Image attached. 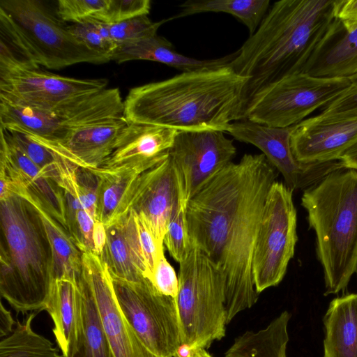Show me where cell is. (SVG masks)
<instances>
[{"label": "cell", "mask_w": 357, "mask_h": 357, "mask_svg": "<svg viewBox=\"0 0 357 357\" xmlns=\"http://www.w3.org/2000/svg\"><path fill=\"white\" fill-rule=\"evenodd\" d=\"M82 273L91 286L115 357H158L142 344L123 314L111 275L100 257L92 252L82 253Z\"/></svg>", "instance_id": "9a60e30c"}, {"label": "cell", "mask_w": 357, "mask_h": 357, "mask_svg": "<svg viewBox=\"0 0 357 357\" xmlns=\"http://www.w3.org/2000/svg\"><path fill=\"white\" fill-rule=\"evenodd\" d=\"M15 324L9 310L6 309L3 303L0 305V337H7L10 335Z\"/></svg>", "instance_id": "ee69618b"}, {"label": "cell", "mask_w": 357, "mask_h": 357, "mask_svg": "<svg viewBox=\"0 0 357 357\" xmlns=\"http://www.w3.org/2000/svg\"><path fill=\"white\" fill-rule=\"evenodd\" d=\"M136 219L140 246L146 266V278L151 282L159 257L164 253V250L158 248L153 236L145 223L137 215Z\"/></svg>", "instance_id": "60d3db41"}, {"label": "cell", "mask_w": 357, "mask_h": 357, "mask_svg": "<svg viewBox=\"0 0 357 357\" xmlns=\"http://www.w3.org/2000/svg\"><path fill=\"white\" fill-rule=\"evenodd\" d=\"M93 253L100 256L107 241V229L102 222L95 220L93 229Z\"/></svg>", "instance_id": "7bdbcfd3"}, {"label": "cell", "mask_w": 357, "mask_h": 357, "mask_svg": "<svg viewBox=\"0 0 357 357\" xmlns=\"http://www.w3.org/2000/svg\"><path fill=\"white\" fill-rule=\"evenodd\" d=\"M186 206L180 200L174 206L164 237V244L168 252L178 263L185 257L191 248L185 222Z\"/></svg>", "instance_id": "d6a6232c"}, {"label": "cell", "mask_w": 357, "mask_h": 357, "mask_svg": "<svg viewBox=\"0 0 357 357\" xmlns=\"http://www.w3.org/2000/svg\"><path fill=\"white\" fill-rule=\"evenodd\" d=\"M77 286L82 301V331L77 351L72 357H115L92 289L82 273Z\"/></svg>", "instance_id": "f1b7e54d"}, {"label": "cell", "mask_w": 357, "mask_h": 357, "mask_svg": "<svg viewBox=\"0 0 357 357\" xmlns=\"http://www.w3.org/2000/svg\"><path fill=\"white\" fill-rule=\"evenodd\" d=\"M72 33L89 48L108 56L116 48L110 38L107 24L90 18L81 23L69 25ZM111 60V59H110Z\"/></svg>", "instance_id": "836d02e7"}, {"label": "cell", "mask_w": 357, "mask_h": 357, "mask_svg": "<svg viewBox=\"0 0 357 357\" xmlns=\"http://www.w3.org/2000/svg\"><path fill=\"white\" fill-rule=\"evenodd\" d=\"M357 142V119L321 122L312 117L296 125L291 146L296 159L303 163L340 160Z\"/></svg>", "instance_id": "ac0fdd59"}, {"label": "cell", "mask_w": 357, "mask_h": 357, "mask_svg": "<svg viewBox=\"0 0 357 357\" xmlns=\"http://www.w3.org/2000/svg\"><path fill=\"white\" fill-rule=\"evenodd\" d=\"M109 0H59L57 16L63 22L81 23L96 17L107 6Z\"/></svg>", "instance_id": "8d00e7d4"}, {"label": "cell", "mask_w": 357, "mask_h": 357, "mask_svg": "<svg viewBox=\"0 0 357 357\" xmlns=\"http://www.w3.org/2000/svg\"><path fill=\"white\" fill-rule=\"evenodd\" d=\"M35 316L30 313L22 323L17 321L13 333L1 340L0 357H65L50 340L33 331Z\"/></svg>", "instance_id": "4dcf8cb0"}, {"label": "cell", "mask_w": 357, "mask_h": 357, "mask_svg": "<svg viewBox=\"0 0 357 357\" xmlns=\"http://www.w3.org/2000/svg\"><path fill=\"white\" fill-rule=\"evenodd\" d=\"M219 130L177 131L169 151L177 174L180 201H188L236 153L233 140Z\"/></svg>", "instance_id": "4fadbf2b"}, {"label": "cell", "mask_w": 357, "mask_h": 357, "mask_svg": "<svg viewBox=\"0 0 357 357\" xmlns=\"http://www.w3.org/2000/svg\"><path fill=\"white\" fill-rule=\"evenodd\" d=\"M123 110L119 89L106 88L50 109L1 102L0 125L49 142L61 143L82 128L123 116Z\"/></svg>", "instance_id": "ba28073f"}, {"label": "cell", "mask_w": 357, "mask_h": 357, "mask_svg": "<svg viewBox=\"0 0 357 357\" xmlns=\"http://www.w3.org/2000/svg\"><path fill=\"white\" fill-rule=\"evenodd\" d=\"M0 144V198L16 188H24L66 229L63 189L47 176L1 130Z\"/></svg>", "instance_id": "2e32d148"}, {"label": "cell", "mask_w": 357, "mask_h": 357, "mask_svg": "<svg viewBox=\"0 0 357 357\" xmlns=\"http://www.w3.org/2000/svg\"><path fill=\"white\" fill-rule=\"evenodd\" d=\"M176 132L168 128L128 122L113 152L100 167L110 168L126 163L156 165L168 155Z\"/></svg>", "instance_id": "ffe728a7"}, {"label": "cell", "mask_w": 357, "mask_h": 357, "mask_svg": "<svg viewBox=\"0 0 357 357\" xmlns=\"http://www.w3.org/2000/svg\"><path fill=\"white\" fill-rule=\"evenodd\" d=\"M150 9L149 0H109L106 8L93 19L105 24H116L147 15Z\"/></svg>", "instance_id": "74e56055"}, {"label": "cell", "mask_w": 357, "mask_h": 357, "mask_svg": "<svg viewBox=\"0 0 357 357\" xmlns=\"http://www.w3.org/2000/svg\"><path fill=\"white\" fill-rule=\"evenodd\" d=\"M340 160L346 168L357 170V142L342 154Z\"/></svg>", "instance_id": "f6af8a7d"}, {"label": "cell", "mask_w": 357, "mask_h": 357, "mask_svg": "<svg viewBox=\"0 0 357 357\" xmlns=\"http://www.w3.org/2000/svg\"><path fill=\"white\" fill-rule=\"evenodd\" d=\"M151 282L160 294L176 299L178 278L174 268L167 261L165 252L159 257Z\"/></svg>", "instance_id": "ab89813d"}, {"label": "cell", "mask_w": 357, "mask_h": 357, "mask_svg": "<svg viewBox=\"0 0 357 357\" xmlns=\"http://www.w3.org/2000/svg\"><path fill=\"white\" fill-rule=\"evenodd\" d=\"M0 130L47 176L59 183V156L57 154L24 132L1 127Z\"/></svg>", "instance_id": "1f68e13d"}, {"label": "cell", "mask_w": 357, "mask_h": 357, "mask_svg": "<svg viewBox=\"0 0 357 357\" xmlns=\"http://www.w3.org/2000/svg\"><path fill=\"white\" fill-rule=\"evenodd\" d=\"M291 314L284 311L265 328L238 336L224 357H287Z\"/></svg>", "instance_id": "83f0119b"}, {"label": "cell", "mask_w": 357, "mask_h": 357, "mask_svg": "<svg viewBox=\"0 0 357 357\" xmlns=\"http://www.w3.org/2000/svg\"><path fill=\"white\" fill-rule=\"evenodd\" d=\"M111 278L119 306L142 344L158 357H174L183 344L176 299L160 294L147 278Z\"/></svg>", "instance_id": "30bf717a"}, {"label": "cell", "mask_w": 357, "mask_h": 357, "mask_svg": "<svg viewBox=\"0 0 357 357\" xmlns=\"http://www.w3.org/2000/svg\"><path fill=\"white\" fill-rule=\"evenodd\" d=\"M181 192L173 160L168 155L143 172L130 211L146 225L158 248L164 250V237Z\"/></svg>", "instance_id": "e0dca14e"}, {"label": "cell", "mask_w": 357, "mask_h": 357, "mask_svg": "<svg viewBox=\"0 0 357 357\" xmlns=\"http://www.w3.org/2000/svg\"><path fill=\"white\" fill-rule=\"evenodd\" d=\"M54 323L53 333L65 357L77 351L82 331V301L77 284L53 280L45 309Z\"/></svg>", "instance_id": "cb8c5ba5"}, {"label": "cell", "mask_w": 357, "mask_h": 357, "mask_svg": "<svg viewBox=\"0 0 357 357\" xmlns=\"http://www.w3.org/2000/svg\"><path fill=\"white\" fill-rule=\"evenodd\" d=\"M350 85L349 77L293 74L256 93L248 102L242 120L274 128L296 126L337 98Z\"/></svg>", "instance_id": "9c48e42d"}, {"label": "cell", "mask_w": 357, "mask_h": 357, "mask_svg": "<svg viewBox=\"0 0 357 357\" xmlns=\"http://www.w3.org/2000/svg\"><path fill=\"white\" fill-rule=\"evenodd\" d=\"M293 190L275 181L266 197L254 247L252 274L260 294L284 278L297 242Z\"/></svg>", "instance_id": "8fae6325"}, {"label": "cell", "mask_w": 357, "mask_h": 357, "mask_svg": "<svg viewBox=\"0 0 357 357\" xmlns=\"http://www.w3.org/2000/svg\"><path fill=\"white\" fill-rule=\"evenodd\" d=\"M188 357H213L205 349H196L192 350Z\"/></svg>", "instance_id": "7dc6e473"}, {"label": "cell", "mask_w": 357, "mask_h": 357, "mask_svg": "<svg viewBox=\"0 0 357 357\" xmlns=\"http://www.w3.org/2000/svg\"><path fill=\"white\" fill-rule=\"evenodd\" d=\"M236 55V51L221 58L196 59L178 54L173 50L169 41L155 35L135 42L119 45L112 54L110 59L118 63L135 60L155 61L175 68L183 73L227 66Z\"/></svg>", "instance_id": "d4e9b609"}, {"label": "cell", "mask_w": 357, "mask_h": 357, "mask_svg": "<svg viewBox=\"0 0 357 357\" xmlns=\"http://www.w3.org/2000/svg\"><path fill=\"white\" fill-rule=\"evenodd\" d=\"M170 20L172 18L153 22L147 15H142L107 25L111 39L119 45L154 36L159 27Z\"/></svg>", "instance_id": "e575fe53"}, {"label": "cell", "mask_w": 357, "mask_h": 357, "mask_svg": "<svg viewBox=\"0 0 357 357\" xmlns=\"http://www.w3.org/2000/svg\"><path fill=\"white\" fill-rule=\"evenodd\" d=\"M0 293L17 312L43 310L52 282V247L36 208L11 195L0 199Z\"/></svg>", "instance_id": "277c9868"}, {"label": "cell", "mask_w": 357, "mask_h": 357, "mask_svg": "<svg viewBox=\"0 0 357 357\" xmlns=\"http://www.w3.org/2000/svg\"><path fill=\"white\" fill-rule=\"evenodd\" d=\"M337 4L338 0H281L271 6L229 64L236 74L248 79L245 108L267 86L303 73L335 19Z\"/></svg>", "instance_id": "3957f363"}, {"label": "cell", "mask_w": 357, "mask_h": 357, "mask_svg": "<svg viewBox=\"0 0 357 357\" xmlns=\"http://www.w3.org/2000/svg\"><path fill=\"white\" fill-rule=\"evenodd\" d=\"M356 275H357V267H356Z\"/></svg>", "instance_id": "c3c4849f"}, {"label": "cell", "mask_w": 357, "mask_h": 357, "mask_svg": "<svg viewBox=\"0 0 357 357\" xmlns=\"http://www.w3.org/2000/svg\"><path fill=\"white\" fill-rule=\"evenodd\" d=\"M106 79H78L50 73L41 66L0 56V100L43 109L107 88Z\"/></svg>", "instance_id": "7c38bea8"}, {"label": "cell", "mask_w": 357, "mask_h": 357, "mask_svg": "<svg viewBox=\"0 0 357 357\" xmlns=\"http://www.w3.org/2000/svg\"><path fill=\"white\" fill-rule=\"evenodd\" d=\"M278 172L261 154H245L209 180L188 202L190 243L222 272L227 324L259 298L252 274L254 247L268 192Z\"/></svg>", "instance_id": "6da1fadb"}, {"label": "cell", "mask_w": 357, "mask_h": 357, "mask_svg": "<svg viewBox=\"0 0 357 357\" xmlns=\"http://www.w3.org/2000/svg\"><path fill=\"white\" fill-rule=\"evenodd\" d=\"M335 18L339 20L347 29L357 26V0H338Z\"/></svg>", "instance_id": "b9f144b4"}, {"label": "cell", "mask_w": 357, "mask_h": 357, "mask_svg": "<svg viewBox=\"0 0 357 357\" xmlns=\"http://www.w3.org/2000/svg\"><path fill=\"white\" fill-rule=\"evenodd\" d=\"M0 54L53 70L111 61L77 38L39 0H0Z\"/></svg>", "instance_id": "8992f818"}, {"label": "cell", "mask_w": 357, "mask_h": 357, "mask_svg": "<svg viewBox=\"0 0 357 357\" xmlns=\"http://www.w3.org/2000/svg\"><path fill=\"white\" fill-rule=\"evenodd\" d=\"M154 165L126 163L110 168L92 169L99 178L96 220L107 228L127 214L142 174Z\"/></svg>", "instance_id": "44dd1931"}, {"label": "cell", "mask_w": 357, "mask_h": 357, "mask_svg": "<svg viewBox=\"0 0 357 357\" xmlns=\"http://www.w3.org/2000/svg\"><path fill=\"white\" fill-rule=\"evenodd\" d=\"M303 73L320 77H349L357 73V26L347 29L335 17Z\"/></svg>", "instance_id": "7402d4cb"}, {"label": "cell", "mask_w": 357, "mask_h": 357, "mask_svg": "<svg viewBox=\"0 0 357 357\" xmlns=\"http://www.w3.org/2000/svg\"><path fill=\"white\" fill-rule=\"evenodd\" d=\"M17 195L29 201L40 215L52 250L53 280H68L77 284L82 273V252L74 243L66 229L25 189L20 191Z\"/></svg>", "instance_id": "4316f807"}, {"label": "cell", "mask_w": 357, "mask_h": 357, "mask_svg": "<svg viewBox=\"0 0 357 357\" xmlns=\"http://www.w3.org/2000/svg\"><path fill=\"white\" fill-rule=\"evenodd\" d=\"M75 183L84 210L96 220L99 178L92 169L76 167Z\"/></svg>", "instance_id": "f35d334b"}, {"label": "cell", "mask_w": 357, "mask_h": 357, "mask_svg": "<svg viewBox=\"0 0 357 357\" xmlns=\"http://www.w3.org/2000/svg\"><path fill=\"white\" fill-rule=\"evenodd\" d=\"M323 323V357H357V294L333 298Z\"/></svg>", "instance_id": "484cf974"}, {"label": "cell", "mask_w": 357, "mask_h": 357, "mask_svg": "<svg viewBox=\"0 0 357 357\" xmlns=\"http://www.w3.org/2000/svg\"><path fill=\"white\" fill-rule=\"evenodd\" d=\"M294 126L274 128L244 119L231 123L227 132L236 140L261 150L293 191L306 189L332 171L345 167L340 160L312 163L298 161L291 146Z\"/></svg>", "instance_id": "5bb4252c"}, {"label": "cell", "mask_w": 357, "mask_h": 357, "mask_svg": "<svg viewBox=\"0 0 357 357\" xmlns=\"http://www.w3.org/2000/svg\"><path fill=\"white\" fill-rule=\"evenodd\" d=\"M106 229L107 241L99 257L107 266L109 273L130 282L146 278V266L135 213L130 211Z\"/></svg>", "instance_id": "603a6c76"}, {"label": "cell", "mask_w": 357, "mask_h": 357, "mask_svg": "<svg viewBox=\"0 0 357 357\" xmlns=\"http://www.w3.org/2000/svg\"><path fill=\"white\" fill-rule=\"evenodd\" d=\"M270 0H188L173 18L206 12L225 13L238 18L252 35L270 8Z\"/></svg>", "instance_id": "f546056e"}, {"label": "cell", "mask_w": 357, "mask_h": 357, "mask_svg": "<svg viewBox=\"0 0 357 357\" xmlns=\"http://www.w3.org/2000/svg\"><path fill=\"white\" fill-rule=\"evenodd\" d=\"M127 123L124 116L102 121L77 130L61 143L27 135L77 167L97 169L113 152Z\"/></svg>", "instance_id": "d6986e66"}, {"label": "cell", "mask_w": 357, "mask_h": 357, "mask_svg": "<svg viewBox=\"0 0 357 357\" xmlns=\"http://www.w3.org/2000/svg\"><path fill=\"white\" fill-rule=\"evenodd\" d=\"M246 77L229 66L183 72L132 88L124 101L128 122L176 131L219 130L243 119Z\"/></svg>", "instance_id": "7a4b0ae2"}, {"label": "cell", "mask_w": 357, "mask_h": 357, "mask_svg": "<svg viewBox=\"0 0 357 357\" xmlns=\"http://www.w3.org/2000/svg\"><path fill=\"white\" fill-rule=\"evenodd\" d=\"M176 303L183 343L208 349L225 336V280L222 271L191 244L179 263Z\"/></svg>", "instance_id": "52a82bcc"}, {"label": "cell", "mask_w": 357, "mask_h": 357, "mask_svg": "<svg viewBox=\"0 0 357 357\" xmlns=\"http://www.w3.org/2000/svg\"><path fill=\"white\" fill-rule=\"evenodd\" d=\"M192 351L191 348L183 343L176 350L174 357H188Z\"/></svg>", "instance_id": "bcb514c9"}, {"label": "cell", "mask_w": 357, "mask_h": 357, "mask_svg": "<svg viewBox=\"0 0 357 357\" xmlns=\"http://www.w3.org/2000/svg\"><path fill=\"white\" fill-rule=\"evenodd\" d=\"M301 205L316 236L324 295L344 290L357 267V170L340 168L304 190Z\"/></svg>", "instance_id": "5b68a950"}, {"label": "cell", "mask_w": 357, "mask_h": 357, "mask_svg": "<svg viewBox=\"0 0 357 357\" xmlns=\"http://www.w3.org/2000/svg\"><path fill=\"white\" fill-rule=\"evenodd\" d=\"M349 78L351 82L349 89L327 105L320 114L312 117L314 120L332 122L357 119V73Z\"/></svg>", "instance_id": "d590c367"}]
</instances>
